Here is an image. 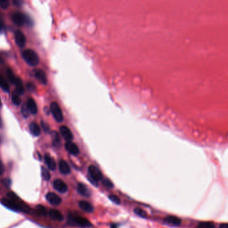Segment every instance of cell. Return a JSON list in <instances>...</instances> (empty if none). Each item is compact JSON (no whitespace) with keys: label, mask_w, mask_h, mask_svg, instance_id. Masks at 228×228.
Returning <instances> with one entry per match:
<instances>
[{"label":"cell","mask_w":228,"mask_h":228,"mask_svg":"<svg viewBox=\"0 0 228 228\" xmlns=\"http://www.w3.org/2000/svg\"><path fill=\"white\" fill-rule=\"evenodd\" d=\"M1 203L6 208L16 212H28V206L25 205L15 193L10 192L7 193V198L1 199Z\"/></svg>","instance_id":"1"},{"label":"cell","mask_w":228,"mask_h":228,"mask_svg":"<svg viewBox=\"0 0 228 228\" xmlns=\"http://www.w3.org/2000/svg\"><path fill=\"white\" fill-rule=\"evenodd\" d=\"M68 223L72 226H77L82 228H88L92 226L87 219L76 214H70L68 216Z\"/></svg>","instance_id":"2"},{"label":"cell","mask_w":228,"mask_h":228,"mask_svg":"<svg viewBox=\"0 0 228 228\" xmlns=\"http://www.w3.org/2000/svg\"><path fill=\"white\" fill-rule=\"evenodd\" d=\"M21 56H22L24 61L31 66H36L40 62L38 55L35 51L32 49L24 50L21 53Z\"/></svg>","instance_id":"3"},{"label":"cell","mask_w":228,"mask_h":228,"mask_svg":"<svg viewBox=\"0 0 228 228\" xmlns=\"http://www.w3.org/2000/svg\"><path fill=\"white\" fill-rule=\"evenodd\" d=\"M88 173H89V180L95 186L97 182L102 179V174L101 171L98 169L94 165H90L88 167Z\"/></svg>","instance_id":"4"},{"label":"cell","mask_w":228,"mask_h":228,"mask_svg":"<svg viewBox=\"0 0 228 228\" xmlns=\"http://www.w3.org/2000/svg\"><path fill=\"white\" fill-rule=\"evenodd\" d=\"M11 20L14 21V24L19 25V26L23 25L25 23H27L28 24L32 23V21L29 20L28 17H27L26 16L20 11H16L14 13H13L11 14Z\"/></svg>","instance_id":"5"},{"label":"cell","mask_w":228,"mask_h":228,"mask_svg":"<svg viewBox=\"0 0 228 228\" xmlns=\"http://www.w3.org/2000/svg\"><path fill=\"white\" fill-rule=\"evenodd\" d=\"M50 110L54 119L56 120L57 122L61 123L62 121H63L64 117L62 111L57 102H54L51 103L50 105Z\"/></svg>","instance_id":"6"},{"label":"cell","mask_w":228,"mask_h":228,"mask_svg":"<svg viewBox=\"0 0 228 228\" xmlns=\"http://www.w3.org/2000/svg\"><path fill=\"white\" fill-rule=\"evenodd\" d=\"M15 41L20 48H23L26 44V38L20 29H17L15 32Z\"/></svg>","instance_id":"7"},{"label":"cell","mask_w":228,"mask_h":228,"mask_svg":"<svg viewBox=\"0 0 228 228\" xmlns=\"http://www.w3.org/2000/svg\"><path fill=\"white\" fill-rule=\"evenodd\" d=\"M46 198L47 201H48V203L54 206H58L62 202V199L58 195L53 192H49L47 193Z\"/></svg>","instance_id":"8"},{"label":"cell","mask_w":228,"mask_h":228,"mask_svg":"<svg viewBox=\"0 0 228 228\" xmlns=\"http://www.w3.org/2000/svg\"><path fill=\"white\" fill-rule=\"evenodd\" d=\"M53 186L56 190L59 193H64L68 191L67 185L62 179H56L53 183Z\"/></svg>","instance_id":"9"},{"label":"cell","mask_w":228,"mask_h":228,"mask_svg":"<svg viewBox=\"0 0 228 228\" xmlns=\"http://www.w3.org/2000/svg\"><path fill=\"white\" fill-rule=\"evenodd\" d=\"M60 134L66 141H71L73 139V135L70 128L66 126H61L60 127Z\"/></svg>","instance_id":"10"},{"label":"cell","mask_w":228,"mask_h":228,"mask_svg":"<svg viewBox=\"0 0 228 228\" xmlns=\"http://www.w3.org/2000/svg\"><path fill=\"white\" fill-rule=\"evenodd\" d=\"M65 147L68 151L73 155H77L80 153L78 146L72 141H67L65 144Z\"/></svg>","instance_id":"11"},{"label":"cell","mask_w":228,"mask_h":228,"mask_svg":"<svg viewBox=\"0 0 228 228\" xmlns=\"http://www.w3.org/2000/svg\"><path fill=\"white\" fill-rule=\"evenodd\" d=\"M26 108L29 113L32 114H36L38 113V106L36 102L33 98H29L27 101Z\"/></svg>","instance_id":"12"},{"label":"cell","mask_w":228,"mask_h":228,"mask_svg":"<svg viewBox=\"0 0 228 228\" xmlns=\"http://www.w3.org/2000/svg\"><path fill=\"white\" fill-rule=\"evenodd\" d=\"M164 222L167 223V224L172 226H179L181 225V220L176 216H168L164 219Z\"/></svg>","instance_id":"13"},{"label":"cell","mask_w":228,"mask_h":228,"mask_svg":"<svg viewBox=\"0 0 228 228\" xmlns=\"http://www.w3.org/2000/svg\"><path fill=\"white\" fill-rule=\"evenodd\" d=\"M77 191L80 195L83 197H89L91 195V192L88 189V188L83 183H78L77 186Z\"/></svg>","instance_id":"14"},{"label":"cell","mask_w":228,"mask_h":228,"mask_svg":"<svg viewBox=\"0 0 228 228\" xmlns=\"http://www.w3.org/2000/svg\"><path fill=\"white\" fill-rule=\"evenodd\" d=\"M34 76H35L36 78L39 80L42 84L46 85L47 83H48V78H47L46 73L42 70L40 69L37 70L35 72V73H34Z\"/></svg>","instance_id":"15"},{"label":"cell","mask_w":228,"mask_h":228,"mask_svg":"<svg viewBox=\"0 0 228 228\" xmlns=\"http://www.w3.org/2000/svg\"><path fill=\"white\" fill-rule=\"evenodd\" d=\"M59 170L60 173L63 175H68L70 173V167L68 163L64 160L60 161L59 162Z\"/></svg>","instance_id":"16"},{"label":"cell","mask_w":228,"mask_h":228,"mask_svg":"<svg viewBox=\"0 0 228 228\" xmlns=\"http://www.w3.org/2000/svg\"><path fill=\"white\" fill-rule=\"evenodd\" d=\"M44 160L46 162V164L48 167V168L50 170H55L56 167V163L54 159L51 157L49 154H45Z\"/></svg>","instance_id":"17"},{"label":"cell","mask_w":228,"mask_h":228,"mask_svg":"<svg viewBox=\"0 0 228 228\" xmlns=\"http://www.w3.org/2000/svg\"><path fill=\"white\" fill-rule=\"evenodd\" d=\"M79 207L84 212L88 213H92L94 211V208L92 204L87 201H80L79 202Z\"/></svg>","instance_id":"18"},{"label":"cell","mask_w":228,"mask_h":228,"mask_svg":"<svg viewBox=\"0 0 228 228\" xmlns=\"http://www.w3.org/2000/svg\"><path fill=\"white\" fill-rule=\"evenodd\" d=\"M49 215L51 219L56 221H61L64 219V216L61 212H60L58 210L56 209H51L49 212Z\"/></svg>","instance_id":"19"},{"label":"cell","mask_w":228,"mask_h":228,"mask_svg":"<svg viewBox=\"0 0 228 228\" xmlns=\"http://www.w3.org/2000/svg\"><path fill=\"white\" fill-rule=\"evenodd\" d=\"M29 131L33 136H38L40 135L41 128L37 123H32L29 125Z\"/></svg>","instance_id":"20"},{"label":"cell","mask_w":228,"mask_h":228,"mask_svg":"<svg viewBox=\"0 0 228 228\" xmlns=\"http://www.w3.org/2000/svg\"><path fill=\"white\" fill-rule=\"evenodd\" d=\"M15 86L16 87V92H18L20 95V94H22L24 93V86H23V83L22 81H21V78H20L19 77H17L16 81L15 83Z\"/></svg>","instance_id":"21"},{"label":"cell","mask_w":228,"mask_h":228,"mask_svg":"<svg viewBox=\"0 0 228 228\" xmlns=\"http://www.w3.org/2000/svg\"><path fill=\"white\" fill-rule=\"evenodd\" d=\"M0 87L6 92H8L10 90L9 85H8L7 81L1 74H0Z\"/></svg>","instance_id":"22"},{"label":"cell","mask_w":228,"mask_h":228,"mask_svg":"<svg viewBox=\"0 0 228 228\" xmlns=\"http://www.w3.org/2000/svg\"><path fill=\"white\" fill-rule=\"evenodd\" d=\"M11 100H12L13 103H14V104L16 106L20 105L21 103V100L20 98V94L16 92L13 93L12 96H11Z\"/></svg>","instance_id":"23"},{"label":"cell","mask_w":228,"mask_h":228,"mask_svg":"<svg viewBox=\"0 0 228 228\" xmlns=\"http://www.w3.org/2000/svg\"><path fill=\"white\" fill-rule=\"evenodd\" d=\"M7 78L9 79V80L11 82V83L14 84L16 81L17 77L15 76L14 72H13V71L11 69H10V68H8V69L7 70Z\"/></svg>","instance_id":"24"},{"label":"cell","mask_w":228,"mask_h":228,"mask_svg":"<svg viewBox=\"0 0 228 228\" xmlns=\"http://www.w3.org/2000/svg\"><path fill=\"white\" fill-rule=\"evenodd\" d=\"M41 171H42V176L43 179H44L45 181H49L50 179L51 175H50V173L48 169H46L44 167H42Z\"/></svg>","instance_id":"25"},{"label":"cell","mask_w":228,"mask_h":228,"mask_svg":"<svg viewBox=\"0 0 228 228\" xmlns=\"http://www.w3.org/2000/svg\"><path fill=\"white\" fill-rule=\"evenodd\" d=\"M198 228H215V226L212 222H201L198 225Z\"/></svg>","instance_id":"26"},{"label":"cell","mask_w":228,"mask_h":228,"mask_svg":"<svg viewBox=\"0 0 228 228\" xmlns=\"http://www.w3.org/2000/svg\"><path fill=\"white\" fill-rule=\"evenodd\" d=\"M134 212L136 215H137V216L141 217H143V218H145L146 217H147V213H146L144 210L141 209L140 208H135L134 209Z\"/></svg>","instance_id":"27"},{"label":"cell","mask_w":228,"mask_h":228,"mask_svg":"<svg viewBox=\"0 0 228 228\" xmlns=\"http://www.w3.org/2000/svg\"><path fill=\"white\" fill-rule=\"evenodd\" d=\"M36 212L42 215V216H46V209L44 208V206H42L41 205L36 206Z\"/></svg>","instance_id":"28"},{"label":"cell","mask_w":228,"mask_h":228,"mask_svg":"<svg viewBox=\"0 0 228 228\" xmlns=\"http://www.w3.org/2000/svg\"><path fill=\"white\" fill-rule=\"evenodd\" d=\"M102 183L107 188H113L114 187V185H113V182H112L111 181L109 180V179H103L102 180Z\"/></svg>","instance_id":"29"},{"label":"cell","mask_w":228,"mask_h":228,"mask_svg":"<svg viewBox=\"0 0 228 228\" xmlns=\"http://www.w3.org/2000/svg\"><path fill=\"white\" fill-rule=\"evenodd\" d=\"M109 199L113 201V203H116V204H120V200L119 199V197H117V195H110L109 196Z\"/></svg>","instance_id":"30"},{"label":"cell","mask_w":228,"mask_h":228,"mask_svg":"<svg viewBox=\"0 0 228 228\" xmlns=\"http://www.w3.org/2000/svg\"><path fill=\"white\" fill-rule=\"evenodd\" d=\"M10 6L9 0H0V7L2 9H7Z\"/></svg>","instance_id":"31"},{"label":"cell","mask_w":228,"mask_h":228,"mask_svg":"<svg viewBox=\"0 0 228 228\" xmlns=\"http://www.w3.org/2000/svg\"><path fill=\"white\" fill-rule=\"evenodd\" d=\"M54 141L53 143L55 146H59L60 145V139L59 137V135L56 132H54Z\"/></svg>","instance_id":"32"},{"label":"cell","mask_w":228,"mask_h":228,"mask_svg":"<svg viewBox=\"0 0 228 228\" xmlns=\"http://www.w3.org/2000/svg\"><path fill=\"white\" fill-rule=\"evenodd\" d=\"M21 113H22V114L24 117H27L29 116V112L26 108V106H24L22 107V109H21Z\"/></svg>","instance_id":"33"},{"label":"cell","mask_w":228,"mask_h":228,"mask_svg":"<svg viewBox=\"0 0 228 228\" xmlns=\"http://www.w3.org/2000/svg\"><path fill=\"white\" fill-rule=\"evenodd\" d=\"M2 183L3 184V186L5 187H9L11 184V181L8 179H3V180L2 181Z\"/></svg>","instance_id":"34"},{"label":"cell","mask_w":228,"mask_h":228,"mask_svg":"<svg viewBox=\"0 0 228 228\" xmlns=\"http://www.w3.org/2000/svg\"><path fill=\"white\" fill-rule=\"evenodd\" d=\"M27 87L28 88V89L29 90H31V91H33V90L35 89V87H34V85L32 83H28L27 84Z\"/></svg>","instance_id":"35"},{"label":"cell","mask_w":228,"mask_h":228,"mask_svg":"<svg viewBox=\"0 0 228 228\" xmlns=\"http://www.w3.org/2000/svg\"><path fill=\"white\" fill-rule=\"evenodd\" d=\"M3 172H4V166L3 165L2 162L0 161V175H3Z\"/></svg>","instance_id":"36"},{"label":"cell","mask_w":228,"mask_h":228,"mask_svg":"<svg viewBox=\"0 0 228 228\" xmlns=\"http://www.w3.org/2000/svg\"><path fill=\"white\" fill-rule=\"evenodd\" d=\"M42 125L43 129H44V130L46 132H47L48 131H49V127H48V126H46V123H42Z\"/></svg>","instance_id":"37"},{"label":"cell","mask_w":228,"mask_h":228,"mask_svg":"<svg viewBox=\"0 0 228 228\" xmlns=\"http://www.w3.org/2000/svg\"><path fill=\"white\" fill-rule=\"evenodd\" d=\"M21 3L22 2L20 1V0H15V1H14V3L15 4L16 6H20L21 4Z\"/></svg>","instance_id":"38"},{"label":"cell","mask_w":228,"mask_h":228,"mask_svg":"<svg viewBox=\"0 0 228 228\" xmlns=\"http://www.w3.org/2000/svg\"><path fill=\"white\" fill-rule=\"evenodd\" d=\"M219 228H228V224L227 223H221V224H220V226H219Z\"/></svg>","instance_id":"39"},{"label":"cell","mask_w":228,"mask_h":228,"mask_svg":"<svg viewBox=\"0 0 228 228\" xmlns=\"http://www.w3.org/2000/svg\"><path fill=\"white\" fill-rule=\"evenodd\" d=\"M111 228H117V226H116L115 224H112L111 225Z\"/></svg>","instance_id":"40"},{"label":"cell","mask_w":228,"mask_h":228,"mask_svg":"<svg viewBox=\"0 0 228 228\" xmlns=\"http://www.w3.org/2000/svg\"><path fill=\"white\" fill-rule=\"evenodd\" d=\"M2 127V120H1V118H0V127Z\"/></svg>","instance_id":"41"}]
</instances>
